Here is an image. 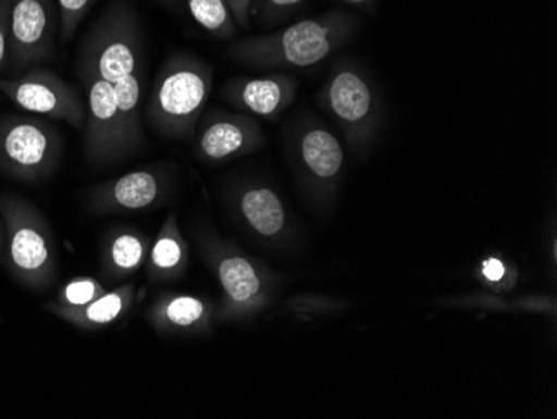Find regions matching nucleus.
Returning <instances> with one entry per match:
<instances>
[{"label":"nucleus","mask_w":557,"mask_h":419,"mask_svg":"<svg viewBox=\"0 0 557 419\" xmlns=\"http://www.w3.org/2000/svg\"><path fill=\"white\" fill-rule=\"evenodd\" d=\"M358 27V19L350 12L329 9L277 33L240 40L230 54L255 67H311L346 44Z\"/></svg>","instance_id":"f257e3e1"},{"label":"nucleus","mask_w":557,"mask_h":419,"mask_svg":"<svg viewBox=\"0 0 557 419\" xmlns=\"http://www.w3.org/2000/svg\"><path fill=\"white\" fill-rule=\"evenodd\" d=\"M212 67L193 54H174L161 65L146 106L150 127L169 139L194 136L211 96Z\"/></svg>","instance_id":"f03ea898"},{"label":"nucleus","mask_w":557,"mask_h":419,"mask_svg":"<svg viewBox=\"0 0 557 419\" xmlns=\"http://www.w3.org/2000/svg\"><path fill=\"white\" fill-rule=\"evenodd\" d=\"M0 215L12 276L30 289H47L58 276V248L46 218L17 196L0 197Z\"/></svg>","instance_id":"7ed1b4c3"},{"label":"nucleus","mask_w":557,"mask_h":419,"mask_svg":"<svg viewBox=\"0 0 557 419\" xmlns=\"http://www.w3.org/2000/svg\"><path fill=\"white\" fill-rule=\"evenodd\" d=\"M143 56L136 12L125 0H111L84 39L79 72H89L114 86L124 77L143 76Z\"/></svg>","instance_id":"20e7f679"},{"label":"nucleus","mask_w":557,"mask_h":419,"mask_svg":"<svg viewBox=\"0 0 557 419\" xmlns=\"http://www.w3.org/2000/svg\"><path fill=\"white\" fill-rule=\"evenodd\" d=\"M62 140L49 122L34 115L0 119V171L24 183H39L58 169Z\"/></svg>","instance_id":"39448f33"},{"label":"nucleus","mask_w":557,"mask_h":419,"mask_svg":"<svg viewBox=\"0 0 557 419\" xmlns=\"http://www.w3.org/2000/svg\"><path fill=\"white\" fill-rule=\"evenodd\" d=\"M0 94L30 114L67 122L84 130L87 108L83 97L49 69L33 67L15 77H0Z\"/></svg>","instance_id":"423d86ee"},{"label":"nucleus","mask_w":557,"mask_h":419,"mask_svg":"<svg viewBox=\"0 0 557 419\" xmlns=\"http://www.w3.org/2000/svg\"><path fill=\"white\" fill-rule=\"evenodd\" d=\"M87 90V118L84 124V152L94 165L114 164L133 155L124 130L114 86L108 81L79 72Z\"/></svg>","instance_id":"0eeeda50"},{"label":"nucleus","mask_w":557,"mask_h":419,"mask_svg":"<svg viewBox=\"0 0 557 419\" xmlns=\"http://www.w3.org/2000/svg\"><path fill=\"white\" fill-rule=\"evenodd\" d=\"M61 30L58 0H11L9 12V69L22 74L49 61Z\"/></svg>","instance_id":"6e6552de"},{"label":"nucleus","mask_w":557,"mask_h":419,"mask_svg":"<svg viewBox=\"0 0 557 419\" xmlns=\"http://www.w3.org/2000/svg\"><path fill=\"white\" fill-rule=\"evenodd\" d=\"M208 256L224 293L222 318L255 315L268 303L269 278L255 261L214 241L209 243Z\"/></svg>","instance_id":"1a4fd4ad"},{"label":"nucleus","mask_w":557,"mask_h":419,"mask_svg":"<svg viewBox=\"0 0 557 419\" xmlns=\"http://www.w3.org/2000/svg\"><path fill=\"white\" fill-rule=\"evenodd\" d=\"M264 146V134L255 119L246 114L211 112L200 122L196 155L200 161L219 164L250 155Z\"/></svg>","instance_id":"9d476101"},{"label":"nucleus","mask_w":557,"mask_h":419,"mask_svg":"<svg viewBox=\"0 0 557 419\" xmlns=\"http://www.w3.org/2000/svg\"><path fill=\"white\" fill-rule=\"evenodd\" d=\"M165 190L168 176L162 169H137L94 186L89 206L99 215L147 211L161 202Z\"/></svg>","instance_id":"9b49d317"},{"label":"nucleus","mask_w":557,"mask_h":419,"mask_svg":"<svg viewBox=\"0 0 557 419\" xmlns=\"http://www.w3.org/2000/svg\"><path fill=\"white\" fill-rule=\"evenodd\" d=\"M324 104L354 140H364L374 127L375 96L361 71L341 65L324 90Z\"/></svg>","instance_id":"f8f14e48"},{"label":"nucleus","mask_w":557,"mask_h":419,"mask_svg":"<svg viewBox=\"0 0 557 419\" xmlns=\"http://www.w3.org/2000/svg\"><path fill=\"white\" fill-rule=\"evenodd\" d=\"M297 83L284 74L265 77H237L224 87V97L234 108L249 114L272 119L289 108Z\"/></svg>","instance_id":"ddd939ff"},{"label":"nucleus","mask_w":557,"mask_h":419,"mask_svg":"<svg viewBox=\"0 0 557 419\" xmlns=\"http://www.w3.org/2000/svg\"><path fill=\"white\" fill-rule=\"evenodd\" d=\"M297 162L315 183H333L344 168V149L339 139L325 127L308 122L294 136Z\"/></svg>","instance_id":"4468645a"},{"label":"nucleus","mask_w":557,"mask_h":419,"mask_svg":"<svg viewBox=\"0 0 557 419\" xmlns=\"http://www.w3.org/2000/svg\"><path fill=\"white\" fill-rule=\"evenodd\" d=\"M137 289L133 283L121 284L114 289L106 291L99 298L81 308H59L46 305L47 311L61 318L65 323L79 330L96 331L112 326L119 319L124 318L136 301Z\"/></svg>","instance_id":"2eb2a0df"},{"label":"nucleus","mask_w":557,"mask_h":419,"mask_svg":"<svg viewBox=\"0 0 557 419\" xmlns=\"http://www.w3.org/2000/svg\"><path fill=\"white\" fill-rule=\"evenodd\" d=\"M152 241L134 227H115L106 236L100 251V273L108 283L133 276L147 264Z\"/></svg>","instance_id":"dca6fc26"},{"label":"nucleus","mask_w":557,"mask_h":419,"mask_svg":"<svg viewBox=\"0 0 557 419\" xmlns=\"http://www.w3.org/2000/svg\"><path fill=\"white\" fill-rule=\"evenodd\" d=\"M237 209L244 223L262 239L283 236L287 226L284 202L272 187L250 184L237 190Z\"/></svg>","instance_id":"f3484780"},{"label":"nucleus","mask_w":557,"mask_h":419,"mask_svg":"<svg viewBox=\"0 0 557 419\" xmlns=\"http://www.w3.org/2000/svg\"><path fill=\"white\" fill-rule=\"evenodd\" d=\"M209 312L205 301L190 294H159L146 318L159 334L189 333L208 326Z\"/></svg>","instance_id":"a211bd4d"},{"label":"nucleus","mask_w":557,"mask_h":419,"mask_svg":"<svg viewBox=\"0 0 557 419\" xmlns=\"http://www.w3.org/2000/svg\"><path fill=\"white\" fill-rule=\"evenodd\" d=\"M187 244L180 233L177 218L169 214L156 239L150 243L147 274L152 283L175 280L187 264Z\"/></svg>","instance_id":"6ab92c4d"},{"label":"nucleus","mask_w":557,"mask_h":419,"mask_svg":"<svg viewBox=\"0 0 557 419\" xmlns=\"http://www.w3.org/2000/svg\"><path fill=\"white\" fill-rule=\"evenodd\" d=\"M140 81H143V76L134 74V76L124 77V79L114 84L125 134H127V139H129L134 151L139 149L144 140L143 115H140V97H143Z\"/></svg>","instance_id":"aec40b11"},{"label":"nucleus","mask_w":557,"mask_h":419,"mask_svg":"<svg viewBox=\"0 0 557 419\" xmlns=\"http://www.w3.org/2000/svg\"><path fill=\"white\" fill-rule=\"evenodd\" d=\"M189 14L202 29L219 39H231L237 26L225 0H184Z\"/></svg>","instance_id":"412c9836"},{"label":"nucleus","mask_w":557,"mask_h":419,"mask_svg":"<svg viewBox=\"0 0 557 419\" xmlns=\"http://www.w3.org/2000/svg\"><path fill=\"white\" fill-rule=\"evenodd\" d=\"M104 284L96 278L81 276L65 283L59 289L58 299L52 305L59 308H81L89 305L94 299L99 298L100 294L106 293Z\"/></svg>","instance_id":"4be33fe9"},{"label":"nucleus","mask_w":557,"mask_h":419,"mask_svg":"<svg viewBox=\"0 0 557 419\" xmlns=\"http://www.w3.org/2000/svg\"><path fill=\"white\" fill-rule=\"evenodd\" d=\"M304 4L306 0H255L250 8V19H256L262 26H271L287 21Z\"/></svg>","instance_id":"5701e85b"},{"label":"nucleus","mask_w":557,"mask_h":419,"mask_svg":"<svg viewBox=\"0 0 557 419\" xmlns=\"http://www.w3.org/2000/svg\"><path fill=\"white\" fill-rule=\"evenodd\" d=\"M96 0H58L61 15V42H69L89 14Z\"/></svg>","instance_id":"b1692460"},{"label":"nucleus","mask_w":557,"mask_h":419,"mask_svg":"<svg viewBox=\"0 0 557 419\" xmlns=\"http://www.w3.org/2000/svg\"><path fill=\"white\" fill-rule=\"evenodd\" d=\"M9 12H11V0H0V74L8 71L9 62H11Z\"/></svg>","instance_id":"393cba45"},{"label":"nucleus","mask_w":557,"mask_h":419,"mask_svg":"<svg viewBox=\"0 0 557 419\" xmlns=\"http://www.w3.org/2000/svg\"><path fill=\"white\" fill-rule=\"evenodd\" d=\"M225 2L230 5L236 26L240 29H249L250 21H252L250 19V8H252L255 0H225Z\"/></svg>","instance_id":"a878e982"},{"label":"nucleus","mask_w":557,"mask_h":419,"mask_svg":"<svg viewBox=\"0 0 557 419\" xmlns=\"http://www.w3.org/2000/svg\"><path fill=\"white\" fill-rule=\"evenodd\" d=\"M483 276L491 283H499L506 276V266L500 259L490 258L483 262Z\"/></svg>","instance_id":"bb28decb"},{"label":"nucleus","mask_w":557,"mask_h":419,"mask_svg":"<svg viewBox=\"0 0 557 419\" xmlns=\"http://www.w3.org/2000/svg\"><path fill=\"white\" fill-rule=\"evenodd\" d=\"M329 2H337V4L350 5V8L361 9V11H374L377 0H329Z\"/></svg>","instance_id":"cd10ccee"},{"label":"nucleus","mask_w":557,"mask_h":419,"mask_svg":"<svg viewBox=\"0 0 557 419\" xmlns=\"http://www.w3.org/2000/svg\"><path fill=\"white\" fill-rule=\"evenodd\" d=\"M156 2L164 5L169 11L177 12V14H181V12L184 11V0H156Z\"/></svg>","instance_id":"c85d7f7f"},{"label":"nucleus","mask_w":557,"mask_h":419,"mask_svg":"<svg viewBox=\"0 0 557 419\" xmlns=\"http://www.w3.org/2000/svg\"><path fill=\"white\" fill-rule=\"evenodd\" d=\"M4 246V239H2V233H0V249Z\"/></svg>","instance_id":"c756f323"}]
</instances>
